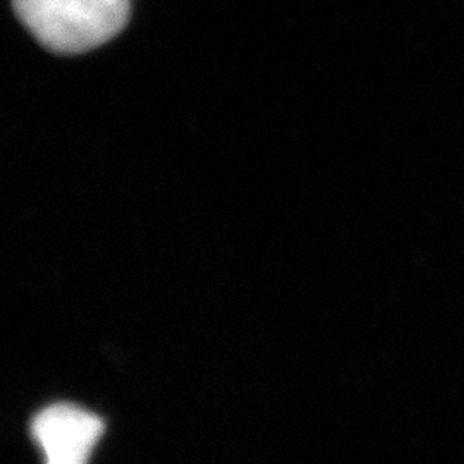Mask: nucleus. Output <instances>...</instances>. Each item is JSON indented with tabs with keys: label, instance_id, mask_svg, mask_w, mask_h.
I'll return each mask as SVG.
<instances>
[{
	"label": "nucleus",
	"instance_id": "f257e3e1",
	"mask_svg": "<svg viewBox=\"0 0 464 464\" xmlns=\"http://www.w3.org/2000/svg\"><path fill=\"white\" fill-rule=\"evenodd\" d=\"M13 9L36 42L55 53H83L121 34L130 0H13Z\"/></svg>",
	"mask_w": 464,
	"mask_h": 464
},
{
	"label": "nucleus",
	"instance_id": "f03ea898",
	"mask_svg": "<svg viewBox=\"0 0 464 464\" xmlns=\"http://www.w3.org/2000/svg\"><path fill=\"white\" fill-rule=\"evenodd\" d=\"M103 421L72 404H53L34 416L32 435L50 464H83L99 444Z\"/></svg>",
	"mask_w": 464,
	"mask_h": 464
}]
</instances>
